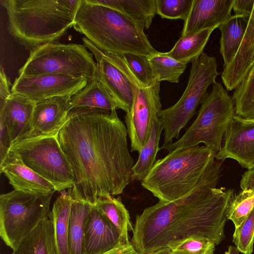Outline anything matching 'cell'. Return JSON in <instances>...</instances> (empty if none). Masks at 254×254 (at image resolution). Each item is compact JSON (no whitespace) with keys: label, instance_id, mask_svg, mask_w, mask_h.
Instances as JSON below:
<instances>
[{"label":"cell","instance_id":"obj_1","mask_svg":"<svg viewBox=\"0 0 254 254\" xmlns=\"http://www.w3.org/2000/svg\"><path fill=\"white\" fill-rule=\"evenodd\" d=\"M127 136L116 110L66 120L57 137L73 173L68 190L73 199L93 205L100 197L123 193L134 165Z\"/></svg>","mask_w":254,"mask_h":254},{"label":"cell","instance_id":"obj_2","mask_svg":"<svg viewBox=\"0 0 254 254\" xmlns=\"http://www.w3.org/2000/svg\"><path fill=\"white\" fill-rule=\"evenodd\" d=\"M222 161L215 159L194 189L169 202L159 201L135 217L130 243L150 254L191 236L218 245L224 239L227 210L234 190L216 188Z\"/></svg>","mask_w":254,"mask_h":254},{"label":"cell","instance_id":"obj_3","mask_svg":"<svg viewBox=\"0 0 254 254\" xmlns=\"http://www.w3.org/2000/svg\"><path fill=\"white\" fill-rule=\"evenodd\" d=\"M81 0H0L8 16V33L30 52L59 43L73 26Z\"/></svg>","mask_w":254,"mask_h":254},{"label":"cell","instance_id":"obj_4","mask_svg":"<svg viewBox=\"0 0 254 254\" xmlns=\"http://www.w3.org/2000/svg\"><path fill=\"white\" fill-rule=\"evenodd\" d=\"M73 26L103 52L148 57L157 52L144 30L132 20L117 10L87 0H81Z\"/></svg>","mask_w":254,"mask_h":254},{"label":"cell","instance_id":"obj_5","mask_svg":"<svg viewBox=\"0 0 254 254\" xmlns=\"http://www.w3.org/2000/svg\"><path fill=\"white\" fill-rule=\"evenodd\" d=\"M214 159L215 154L205 145L169 152L155 161L141 185L159 201L175 200L194 189Z\"/></svg>","mask_w":254,"mask_h":254},{"label":"cell","instance_id":"obj_6","mask_svg":"<svg viewBox=\"0 0 254 254\" xmlns=\"http://www.w3.org/2000/svg\"><path fill=\"white\" fill-rule=\"evenodd\" d=\"M235 116L232 97L221 83L216 82L191 126L179 140L164 149L170 152L203 143L215 155L220 150L223 136Z\"/></svg>","mask_w":254,"mask_h":254},{"label":"cell","instance_id":"obj_7","mask_svg":"<svg viewBox=\"0 0 254 254\" xmlns=\"http://www.w3.org/2000/svg\"><path fill=\"white\" fill-rule=\"evenodd\" d=\"M187 87L179 101L174 105L160 110L157 118L164 130V141L161 149L178 139L180 131L196 113V109L207 96L210 85L216 82L219 74L216 59L203 52L191 63Z\"/></svg>","mask_w":254,"mask_h":254},{"label":"cell","instance_id":"obj_8","mask_svg":"<svg viewBox=\"0 0 254 254\" xmlns=\"http://www.w3.org/2000/svg\"><path fill=\"white\" fill-rule=\"evenodd\" d=\"M55 191L47 194L14 190L0 196V236L12 250L43 219L49 217Z\"/></svg>","mask_w":254,"mask_h":254},{"label":"cell","instance_id":"obj_9","mask_svg":"<svg viewBox=\"0 0 254 254\" xmlns=\"http://www.w3.org/2000/svg\"><path fill=\"white\" fill-rule=\"evenodd\" d=\"M97 70L93 55L83 44H47L30 52L19 76L57 74L91 80Z\"/></svg>","mask_w":254,"mask_h":254},{"label":"cell","instance_id":"obj_10","mask_svg":"<svg viewBox=\"0 0 254 254\" xmlns=\"http://www.w3.org/2000/svg\"><path fill=\"white\" fill-rule=\"evenodd\" d=\"M9 151L18 155L26 166L50 182L56 191L72 188L73 173L57 134L24 138L12 144Z\"/></svg>","mask_w":254,"mask_h":254},{"label":"cell","instance_id":"obj_11","mask_svg":"<svg viewBox=\"0 0 254 254\" xmlns=\"http://www.w3.org/2000/svg\"><path fill=\"white\" fill-rule=\"evenodd\" d=\"M112 64L127 76L132 84L133 100L130 111L125 117L130 151L139 152L147 142L154 121L161 110L159 77L149 86L143 85L131 71L121 56H117Z\"/></svg>","mask_w":254,"mask_h":254},{"label":"cell","instance_id":"obj_12","mask_svg":"<svg viewBox=\"0 0 254 254\" xmlns=\"http://www.w3.org/2000/svg\"><path fill=\"white\" fill-rule=\"evenodd\" d=\"M87 83L84 77L74 78L57 74L18 76L15 79L11 91L25 96L37 104L56 96L73 95Z\"/></svg>","mask_w":254,"mask_h":254},{"label":"cell","instance_id":"obj_13","mask_svg":"<svg viewBox=\"0 0 254 254\" xmlns=\"http://www.w3.org/2000/svg\"><path fill=\"white\" fill-rule=\"evenodd\" d=\"M224 137L223 145L215 155L216 160L231 158L247 169L254 167V120L236 115Z\"/></svg>","mask_w":254,"mask_h":254},{"label":"cell","instance_id":"obj_14","mask_svg":"<svg viewBox=\"0 0 254 254\" xmlns=\"http://www.w3.org/2000/svg\"><path fill=\"white\" fill-rule=\"evenodd\" d=\"M117 109H119L118 104L101 80L96 70L93 78L71 96L67 120L81 115L108 113Z\"/></svg>","mask_w":254,"mask_h":254},{"label":"cell","instance_id":"obj_15","mask_svg":"<svg viewBox=\"0 0 254 254\" xmlns=\"http://www.w3.org/2000/svg\"><path fill=\"white\" fill-rule=\"evenodd\" d=\"M233 2V0H193L181 37L206 29L218 28L232 16Z\"/></svg>","mask_w":254,"mask_h":254},{"label":"cell","instance_id":"obj_16","mask_svg":"<svg viewBox=\"0 0 254 254\" xmlns=\"http://www.w3.org/2000/svg\"><path fill=\"white\" fill-rule=\"evenodd\" d=\"M84 45L94 55L97 71L103 84L119 105V109L129 112L133 100L132 84L127 76L115 65L102 57L97 48L83 37Z\"/></svg>","mask_w":254,"mask_h":254},{"label":"cell","instance_id":"obj_17","mask_svg":"<svg viewBox=\"0 0 254 254\" xmlns=\"http://www.w3.org/2000/svg\"><path fill=\"white\" fill-rule=\"evenodd\" d=\"M36 103L12 92L0 105V122L6 126L12 144L29 136Z\"/></svg>","mask_w":254,"mask_h":254},{"label":"cell","instance_id":"obj_18","mask_svg":"<svg viewBox=\"0 0 254 254\" xmlns=\"http://www.w3.org/2000/svg\"><path fill=\"white\" fill-rule=\"evenodd\" d=\"M72 96H56L37 103L29 137L56 135L66 121Z\"/></svg>","mask_w":254,"mask_h":254},{"label":"cell","instance_id":"obj_19","mask_svg":"<svg viewBox=\"0 0 254 254\" xmlns=\"http://www.w3.org/2000/svg\"><path fill=\"white\" fill-rule=\"evenodd\" d=\"M121 241L115 226L93 205L85 221L84 254H101Z\"/></svg>","mask_w":254,"mask_h":254},{"label":"cell","instance_id":"obj_20","mask_svg":"<svg viewBox=\"0 0 254 254\" xmlns=\"http://www.w3.org/2000/svg\"><path fill=\"white\" fill-rule=\"evenodd\" d=\"M0 172L15 190L34 194L56 191L50 182L26 166L18 155L11 151L0 163Z\"/></svg>","mask_w":254,"mask_h":254},{"label":"cell","instance_id":"obj_21","mask_svg":"<svg viewBox=\"0 0 254 254\" xmlns=\"http://www.w3.org/2000/svg\"><path fill=\"white\" fill-rule=\"evenodd\" d=\"M254 64V7L242 42L233 60L224 68L222 82L228 91L235 89Z\"/></svg>","mask_w":254,"mask_h":254},{"label":"cell","instance_id":"obj_22","mask_svg":"<svg viewBox=\"0 0 254 254\" xmlns=\"http://www.w3.org/2000/svg\"><path fill=\"white\" fill-rule=\"evenodd\" d=\"M11 254H59L52 219L49 217L41 220Z\"/></svg>","mask_w":254,"mask_h":254},{"label":"cell","instance_id":"obj_23","mask_svg":"<svg viewBox=\"0 0 254 254\" xmlns=\"http://www.w3.org/2000/svg\"><path fill=\"white\" fill-rule=\"evenodd\" d=\"M123 14L144 30L148 29L156 13V0H87Z\"/></svg>","mask_w":254,"mask_h":254},{"label":"cell","instance_id":"obj_24","mask_svg":"<svg viewBox=\"0 0 254 254\" xmlns=\"http://www.w3.org/2000/svg\"><path fill=\"white\" fill-rule=\"evenodd\" d=\"M73 198L64 190L53 204L49 217L52 219L59 254H70L68 243L69 224Z\"/></svg>","mask_w":254,"mask_h":254},{"label":"cell","instance_id":"obj_25","mask_svg":"<svg viewBox=\"0 0 254 254\" xmlns=\"http://www.w3.org/2000/svg\"><path fill=\"white\" fill-rule=\"evenodd\" d=\"M249 21L239 15H232L218 28L221 32L220 53L224 68L234 58L245 35Z\"/></svg>","mask_w":254,"mask_h":254},{"label":"cell","instance_id":"obj_26","mask_svg":"<svg viewBox=\"0 0 254 254\" xmlns=\"http://www.w3.org/2000/svg\"><path fill=\"white\" fill-rule=\"evenodd\" d=\"M217 28L201 30L181 37L169 52L164 54L185 64L197 59L203 52L211 34Z\"/></svg>","mask_w":254,"mask_h":254},{"label":"cell","instance_id":"obj_27","mask_svg":"<svg viewBox=\"0 0 254 254\" xmlns=\"http://www.w3.org/2000/svg\"><path fill=\"white\" fill-rule=\"evenodd\" d=\"M93 205L101 212L117 228L124 242H129L128 232L133 226L128 210L123 203L121 197L109 195L102 197Z\"/></svg>","mask_w":254,"mask_h":254},{"label":"cell","instance_id":"obj_28","mask_svg":"<svg viewBox=\"0 0 254 254\" xmlns=\"http://www.w3.org/2000/svg\"><path fill=\"white\" fill-rule=\"evenodd\" d=\"M163 130L162 124L157 118L154 121L147 142L138 152V160L131 170V181H142L152 168L156 161L157 153L160 149L159 141Z\"/></svg>","mask_w":254,"mask_h":254},{"label":"cell","instance_id":"obj_29","mask_svg":"<svg viewBox=\"0 0 254 254\" xmlns=\"http://www.w3.org/2000/svg\"><path fill=\"white\" fill-rule=\"evenodd\" d=\"M92 206L93 205L88 202L73 198L68 231L70 254H84L85 221Z\"/></svg>","mask_w":254,"mask_h":254},{"label":"cell","instance_id":"obj_30","mask_svg":"<svg viewBox=\"0 0 254 254\" xmlns=\"http://www.w3.org/2000/svg\"><path fill=\"white\" fill-rule=\"evenodd\" d=\"M236 115L254 120V64L232 96Z\"/></svg>","mask_w":254,"mask_h":254},{"label":"cell","instance_id":"obj_31","mask_svg":"<svg viewBox=\"0 0 254 254\" xmlns=\"http://www.w3.org/2000/svg\"><path fill=\"white\" fill-rule=\"evenodd\" d=\"M155 78L160 81L178 83L187 65L157 51L147 57Z\"/></svg>","mask_w":254,"mask_h":254},{"label":"cell","instance_id":"obj_32","mask_svg":"<svg viewBox=\"0 0 254 254\" xmlns=\"http://www.w3.org/2000/svg\"><path fill=\"white\" fill-rule=\"evenodd\" d=\"M254 208V192L252 190L240 191L234 195L227 210V219L232 220L235 228L241 225Z\"/></svg>","mask_w":254,"mask_h":254},{"label":"cell","instance_id":"obj_33","mask_svg":"<svg viewBox=\"0 0 254 254\" xmlns=\"http://www.w3.org/2000/svg\"><path fill=\"white\" fill-rule=\"evenodd\" d=\"M121 56L135 77L144 86L151 85L157 79L154 76L147 57L131 53L124 54Z\"/></svg>","mask_w":254,"mask_h":254},{"label":"cell","instance_id":"obj_34","mask_svg":"<svg viewBox=\"0 0 254 254\" xmlns=\"http://www.w3.org/2000/svg\"><path fill=\"white\" fill-rule=\"evenodd\" d=\"M193 0H156V13L162 18L187 19Z\"/></svg>","mask_w":254,"mask_h":254},{"label":"cell","instance_id":"obj_35","mask_svg":"<svg viewBox=\"0 0 254 254\" xmlns=\"http://www.w3.org/2000/svg\"><path fill=\"white\" fill-rule=\"evenodd\" d=\"M233 242L239 252L252 254L254 243V208L239 227L235 228Z\"/></svg>","mask_w":254,"mask_h":254},{"label":"cell","instance_id":"obj_36","mask_svg":"<svg viewBox=\"0 0 254 254\" xmlns=\"http://www.w3.org/2000/svg\"><path fill=\"white\" fill-rule=\"evenodd\" d=\"M167 248L179 254H214L215 245L207 239L191 236L170 244Z\"/></svg>","mask_w":254,"mask_h":254},{"label":"cell","instance_id":"obj_37","mask_svg":"<svg viewBox=\"0 0 254 254\" xmlns=\"http://www.w3.org/2000/svg\"><path fill=\"white\" fill-rule=\"evenodd\" d=\"M254 7V0H233V9L235 15L249 21Z\"/></svg>","mask_w":254,"mask_h":254},{"label":"cell","instance_id":"obj_38","mask_svg":"<svg viewBox=\"0 0 254 254\" xmlns=\"http://www.w3.org/2000/svg\"><path fill=\"white\" fill-rule=\"evenodd\" d=\"M11 145L7 128L3 123L0 122V163L8 154Z\"/></svg>","mask_w":254,"mask_h":254},{"label":"cell","instance_id":"obj_39","mask_svg":"<svg viewBox=\"0 0 254 254\" xmlns=\"http://www.w3.org/2000/svg\"><path fill=\"white\" fill-rule=\"evenodd\" d=\"M11 85L3 67L1 65L0 70V105L2 104L11 95L12 92L9 89Z\"/></svg>","mask_w":254,"mask_h":254},{"label":"cell","instance_id":"obj_40","mask_svg":"<svg viewBox=\"0 0 254 254\" xmlns=\"http://www.w3.org/2000/svg\"><path fill=\"white\" fill-rule=\"evenodd\" d=\"M101 254H138L130 242L121 241L112 249Z\"/></svg>","mask_w":254,"mask_h":254},{"label":"cell","instance_id":"obj_41","mask_svg":"<svg viewBox=\"0 0 254 254\" xmlns=\"http://www.w3.org/2000/svg\"><path fill=\"white\" fill-rule=\"evenodd\" d=\"M240 187L242 190H252L254 192V167L248 169L242 175Z\"/></svg>","mask_w":254,"mask_h":254},{"label":"cell","instance_id":"obj_42","mask_svg":"<svg viewBox=\"0 0 254 254\" xmlns=\"http://www.w3.org/2000/svg\"><path fill=\"white\" fill-rule=\"evenodd\" d=\"M150 254H179L173 252L169 248H165L157 251Z\"/></svg>","mask_w":254,"mask_h":254},{"label":"cell","instance_id":"obj_43","mask_svg":"<svg viewBox=\"0 0 254 254\" xmlns=\"http://www.w3.org/2000/svg\"><path fill=\"white\" fill-rule=\"evenodd\" d=\"M239 252L236 247L229 246L228 248V251L225 253V254H239Z\"/></svg>","mask_w":254,"mask_h":254}]
</instances>
